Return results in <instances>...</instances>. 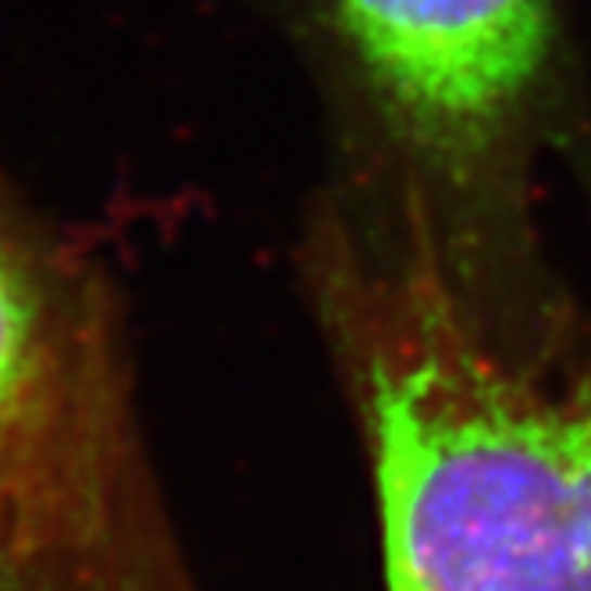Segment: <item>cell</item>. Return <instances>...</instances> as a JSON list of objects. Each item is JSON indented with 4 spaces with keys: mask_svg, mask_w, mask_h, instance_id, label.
Here are the masks:
<instances>
[{
    "mask_svg": "<svg viewBox=\"0 0 591 591\" xmlns=\"http://www.w3.org/2000/svg\"><path fill=\"white\" fill-rule=\"evenodd\" d=\"M354 129L368 200L421 210L449 249L545 260L538 160L567 107L560 0H282Z\"/></svg>",
    "mask_w": 591,
    "mask_h": 591,
    "instance_id": "obj_2",
    "label": "cell"
},
{
    "mask_svg": "<svg viewBox=\"0 0 591 591\" xmlns=\"http://www.w3.org/2000/svg\"><path fill=\"white\" fill-rule=\"evenodd\" d=\"M107 310L104 285L61 268L0 204V467L65 396Z\"/></svg>",
    "mask_w": 591,
    "mask_h": 591,
    "instance_id": "obj_4",
    "label": "cell"
},
{
    "mask_svg": "<svg viewBox=\"0 0 591 591\" xmlns=\"http://www.w3.org/2000/svg\"><path fill=\"white\" fill-rule=\"evenodd\" d=\"M378 492L385 591H591V310L407 204L313 249Z\"/></svg>",
    "mask_w": 591,
    "mask_h": 591,
    "instance_id": "obj_1",
    "label": "cell"
},
{
    "mask_svg": "<svg viewBox=\"0 0 591 591\" xmlns=\"http://www.w3.org/2000/svg\"><path fill=\"white\" fill-rule=\"evenodd\" d=\"M0 591H196L143 452L115 318L0 467Z\"/></svg>",
    "mask_w": 591,
    "mask_h": 591,
    "instance_id": "obj_3",
    "label": "cell"
}]
</instances>
